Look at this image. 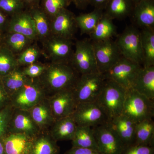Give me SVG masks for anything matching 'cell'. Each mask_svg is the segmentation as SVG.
<instances>
[{
    "label": "cell",
    "mask_w": 154,
    "mask_h": 154,
    "mask_svg": "<svg viewBox=\"0 0 154 154\" xmlns=\"http://www.w3.org/2000/svg\"><path fill=\"white\" fill-rule=\"evenodd\" d=\"M79 76L69 64L50 62L38 79L48 97L72 89Z\"/></svg>",
    "instance_id": "6da1fadb"
},
{
    "label": "cell",
    "mask_w": 154,
    "mask_h": 154,
    "mask_svg": "<svg viewBox=\"0 0 154 154\" xmlns=\"http://www.w3.org/2000/svg\"><path fill=\"white\" fill-rule=\"evenodd\" d=\"M105 81L104 75L99 72L80 75L72 89L77 105L96 102Z\"/></svg>",
    "instance_id": "7a4b0ae2"
},
{
    "label": "cell",
    "mask_w": 154,
    "mask_h": 154,
    "mask_svg": "<svg viewBox=\"0 0 154 154\" xmlns=\"http://www.w3.org/2000/svg\"><path fill=\"white\" fill-rule=\"evenodd\" d=\"M127 90L117 83L106 80L96 102L104 110L108 120L122 113Z\"/></svg>",
    "instance_id": "3957f363"
},
{
    "label": "cell",
    "mask_w": 154,
    "mask_h": 154,
    "mask_svg": "<svg viewBox=\"0 0 154 154\" xmlns=\"http://www.w3.org/2000/svg\"><path fill=\"white\" fill-rule=\"evenodd\" d=\"M154 101L134 89L127 90L122 114L136 123L145 119L153 118Z\"/></svg>",
    "instance_id": "277c9868"
},
{
    "label": "cell",
    "mask_w": 154,
    "mask_h": 154,
    "mask_svg": "<svg viewBox=\"0 0 154 154\" xmlns=\"http://www.w3.org/2000/svg\"><path fill=\"white\" fill-rule=\"evenodd\" d=\"M47 97L38 78H29L22 88L10 96V103L15 109L29 110Z\"/></svg>",
    "instance_id": "5b68a950"
},
{
    "label": "cell",
    "mask_w": 154,
    "mask_h": 154,
    "mask_svg": "<svg viewBox=\"0 0 154 154\" xmlns=\"http://www.w3.org/2000/svg\"><path fill=\"white\" fill-rule=\"evenodd\" d=\"M115 42L123 57L143 66L144 58L140 30L133 26L127 27Z\"/></svg>",
    "instance_id": "8992f818"
},
{
    "label": "cell",
    "mask_w": 154,
    "mask_h": 154,
    "mask_svg": "<svg viewBox=\"0 0 154 154\" xmlns=\"http://www.w3.org/2000/svg\"><path fill=\"white\" fill-rule=\"evenodd\" d=\"M70 65L79 75L98 72L91 39L77 40Z\"/></svg>",
    "instance_id": "52a82bcc"
},
{
    "label": "cell",
    "mask_w": 154,
    "mask_h": 154,
    "mask_svg": "<svg viewBox=\"0 0 154 154\" xmlns=\"http://www.w3.org/2000/svg\"><path fill=\"white\" fill-rule=\"evenodd\" d=\"M141 66L122 57L118 61L103 74L105 79L113 81L126 90L132 89Z\"/></svg>",
    "instance_id": "ba28073f"
},
{
    "label": "cell",
    "mask_w": 154,
    "mask_h": 154,
    "mask_svg": "<svg viewBox=\"0 0 154 154\" xmlns=\"http://www.w3.org/2000/svg\"><path fill=\"white\" fill-rule=\"evenodd\" d=\"M91 42L98 72L101 73L106 72L122 57L115 41L112 38Z\"/></svg>",
    "instance_id": "9c48e42d"
},
{
    "label": "cell",
    "mask_w": 154,
    "mask_h": 154,
    "mask_svg": "<svg viewBox=\"0 0 154 154\" xmlns=\"http://www.w3.org/2000/svg\"><path fill=\"white\" fill-rule=\"evenodd\" d=\"M42 44V54L51 62L69 63L74 51L72 40L51 35Z\"/></svg>",
    "instance_id": "30bf717a"
},
{
    "label": "cell",
    "mask_w": 154,
    "mask_h": 154,
    "mask_svg": "<svg viewBox=\"0 0 154 154\" xmlns=\"http://www.w3.org/2000/svg\"><path fill=\"white\" fill-rule=\"evenodd\" d=\"M72 116L77 125L91 128L106 124L108 121L106 113L97 102L78 104Z\"/></svg>",
    "instance_id": "8fae6325"
},
{
    "label": "cell",
    "mask_w": 154,
    "mask_h": 154,
    "mask_svg": "<svg viewBox=\"0 0 154 154\" xmlns=\"http://www.w3.org/2000/svg\"><path fill=\"white\" fill-rule=\"evenodd\" d=\"M98 150L102 154H121L125 146L106 124L93 127Z\"/></svg>",
    "instance_id": "7c38bea8"
},
{
    "label": "cell",
    "mask_w": 154,
    "mask_h": 154,
    "mask_svg": "<svg viewBox=\"0 0 154 154\" xmlns=\"http://www.w3.org/2000/svg\"><path fill=\"white\" fill-rule=\"evenodd\" d=\"M75 17L67 8L61 11L51 19V35L72 40L78 28Z\"/></svg>",
    "instance_id": "4fadbf2b"
},
{
    "label": "cell",
    "mask_w": 154,
    "mask_h": 154,
    "mask_svg": "<svg viewBox=\"0 0 154 154\" xmlns=\"http://www.w3.org/2000/svg\"><path fill=\"white\" fill-rule=\"evenodd\" d=\"M47 99L55 120L72 115L75 110L77 103L72 89L57 92Z\"/></svg>",
    "instance_id": "5bb4252c"
},
{
    "label": "cell",
    "mask_w": 154,
    "mask_h": 154,
    "mask_svg": "<svg viewBox=\"0 0 154 154\" xmlns=\"http://www.w3.org/2000/svg\"><path fill=\"white\" fill-rule=\"evenodd\" d=\"M41 131L28 110L15 109L7 132L22 134L34 138Z\"/></svg>",
    "instance_id": "9a60e30c"
},
{
    "label": "cell",
    "mask_w": 154,
    "mask_h": 154,
    "mask_svg": "<svg viewBox=\"0 0 154 154\" xmlns=\"http://www.w3.org/2000/svg\"><path fill=\"white\" fill-rule=\"evenodd\" d=\"M136 123L121 114L108 120L106 125L124 144L125 147L134 143Z\"/></svg>",
    "instance_id": "2e32d148"
},
{
    "label": "cell",
    "mask_w": 154,
    "mask_h": 154,
    "mask_svg": "<svg viewBox=\"0 0 154 154\" xmlns=\"http://www.w3.org/2000/svg\"><path fill=\"white\" fill-rule=\"evenodd\" d=\"M6 32H15L37 41L33 19L27 9L10 18Z\"/></svg>",
    "instance_id": "e0dca14e"
},
{
    "label": "cell",
    "mask_w": 154,
    "mask_h": 154,
    "mask_svg": "<svg viewBox=\"0 0 154 154\" xmlns=\"http://www.w3.org/2000/svg\"><path fill=\"white\" fill-rule=\"evenodd\" d=\"M33 138L22 134L7 132L2 138L5 154H28Z\"/></svg>",
    "instance_id": "ac0fdd59"
},
{
    "label": "cell",
    "mask_w": 154,
    "mask_h": 154,
    "mask_svg": "<svg viewBox=\"0 0 154 154\" xmlns=\"http://www.w3.org/2000/svg\"><path fill=\"white\" fill-rule=\"evenodd\" d=\"M131 16L142 29L154 28V0H142L135 4Z\"/></svg>",
    "instance_id": "d6986e66"
},
{
    "label": "cell",
    "mask_w": 154,
    "mask_h": 154,
    "mask_svg": "<svg viewBox=\"0 0 154 154\" xmlns=\"http://www.w3.org/2000/svg\"><path fill=\"white\" fill-rule=\"evenodd\" d=\"M31 117L41 131H48L55 121L47 97L28 110Z\"/></svg>",
    "instance_id": "ffe728a7"
},
{
    "label": "cell",
    "mask_w": 154,
    "mask_h": 154,
    "mask_svg": "<svg viewBox=\"0 0 154 154\" xmlns=\"http://www.w3.org/2000/svg\"><path fill=\"white\" fill-rule=\"evenodd\" d=\"M132 89L154 101V66L142 67Z\"/></svg>",
    "instance_id": "44dd1931"
},
{
    "label": "cell",
    "mask_w": 154,
    "mask_h": 154,
    "mask_svg": "<svg viewBox=\"0 0 154 154\" xmlns=\"http://www.w3.org/2000/svg\"><path fill=\"white\" fill-rule=\"evenodd\" d=\"M77 125L72 116L57 119L48 130L50 134L56 141L72 139Z\"/></svg>",
    "instance_id": "7402d4cb"
},
{
    "label": "cell",
    "mask_w": 154,
    "mask_h": 154,
    "mask_svg": "<svg viewBox=\"0 0 154 154\" xmlns=\"http://www.w3.org/2000/svg\"><path fill=\"white\" fill-rule=\"evenodd\" d=\"M27 10L33 19L37 41L42 43L51 36L50 19L39 6Z\"/></svg>",
    "instance_id": "603a6c76"
},
{
    "label": "cell",
    "mask_w": 154,
    "mask_h": 154,
    "mask_svg": "<svg viewBox=\"0 0 154 154\" xmlns=\"http://www.w3.org/2000/svg\"><path fill=\"white\" fill-rule=\"evenodd\" d=\"M58 152L56 141L48 131H45L33 138L28 154H57Z\"/></svg>",
    "instance_id": "cb8c5ba5"
},
{
    "label": "cell",
    "mask_w": 154,
    "mask_h": 154,
    "mask_svg": "<svg viewBox=\"0 0 154 154\" xmlns=\"http://www.w3.org/2000/svg\"><path fill=\"white\" fill-rule=\"evenodd\" d=\"M134 5L133 0H110L104 13L113 20H122L131 16Z\"/></svg>",
    "instance_id": "d4e9b609"
},
{
    "label": "cell",
    "mask_w": 154,
    "mask_h": 154,
    "mask_svg": "<svg viewBox=\"0 0 154 154\" xmlns=\"http://www.w3.org/2000/svg\"><path fill=\"white\" fill-rule=\"evenodd\" d=\"M35 42L25 35L15 32H6L3 36V44L16 56Z\"/></svg>",
    "instance_id": "484cf974"
},
{
    "label": "cell",
    "mask_w": 154,
    "mask_h": 154,
    "mask_svg": "<svg viewBox=\"0 0 154 154\" xmlns=\"http://www.w3.org/2000/svg\"><path fill=\"white\" fill-rule=\"evenodd\" d=\"M134 144L154 146V122L152 118L136 123Z\"/></svg>",
    "instance_id": "4316f807"
},
{
    "label": "cell",
    "mask_w": 154,
    "mask_h": 154,
    "mask_svg": "<svg viewBox=\"0 0 154 154\" xmlns=\"http://www.w3.org/2000/svg\"><path fill=\"white\" fill-rule=\"evenodd\" d=\"M113 20L103 12L102 18L96 28L89 35L91 41L110 39L113 36H116V27L114 25Z\"/></svg>",
    "instance_id": "83f0119b"
},
{
    "label": "cell",
    "mask_w": 154,
    "mask_h": 154,
    "mask_svg": "<svg viewBox=\"0 0 154 154\" xmlns=\"http://www.w3.org/2000/svg\"><path fill=\"white\" fill-rule=\"evenodd\" d=\"M72 141L73 147L85 148L98 150L94 129L91 127L77 125Z\"/></svg>",
    "instance_id": "f1b7e54d"
},
{
    "label": "cell",
    "mask_w": 154,
    "mask_h": 154,
    "mask_svg": "<svg viewBox=\"0 0 154 154\" xmlns=\"http://www.w3.org/2000/svg\"><path fill=\"white\" fill-rule=\"evenodd\" d=\"M0 79L5 90L11 96L22 88L29 78L23 73L22 67L18 66Z\"/></svg>",
    "instance_id": "f546056e"
},
{
    "label": "cell",
    "mask_w": 154,
    "mask_h": 154,
    "mask_svg": "<svg viewBox=\"0 0 154 154\" xmlns=\"http://www.w3.org/2000/svg\"><path fill=\"white\" fill-rule=\"evenodd\" d=\"M141 42L143 54V67L154 66V28H145L140 31Z\"/></svg>",
    "instance_id": "4dcf8cb0"
},
{
    "label": "cell",
    "mask_w": 154,
    "mask_h": 154,
    "mask_svg": "<svg viewBox=\"0 0 154 154\" xmlns=\"http://www.w3.org/2000/svg\"><path fill=\"white\" fill-rule=\"evenodd\" d=\"M103 12L102 10L94 9L90 13L76 16L77 27L81 30L82 34L90 35L92 33L102 18Z\"/></svg>",
    "instance_id": "1f68e13d"
},
{
    "label": "cell",
    "mask_w": 154,
    "mask_h": 154,
    "mask_svg": "<svg viewBox=\"0 0 154 154\" xmlns=\"http://www.w3.org/2000/svg\"><path fill=\"white\" fill-rule=\"evenodd\" d=\"M18 66L17 56L3 43L0 45V79Z\"/></svg>",
    "instance_id": "d6a6232c"
},
{
    "label": "cell",
    "mask_w": 154,
    "mask_h": 154,
    "mask_svg": "<svg viewBox=\"0 0 154 154\" xmlns=\"http://www.w3.org/2000/svg\"><path fill=\"white\" fill-rule=\"evenodd\" d=\"M71 3L69 0H41L39 6L51 20Z\"/></svg>",
    "instance_id": "836d02e7"
},
{
    "label": "cell",
    "mask_w": 154,
    "mask_h": 154,
    "mask_svg": "<svg viewBox=\"0 0 154 154\" xmlns=\"http://www.w3.org/2000/svg\"><path fill=\"white\" fill-rule=\"evenodd\" d=\"M42 54V50L33 43L17 56L18 65L23 67L36 62Z\"/></svg>",
    "instance_id": "e575fe53"
},
{
    "label": "cell",
    "mask_w": 154,
    "mask_h": 154,
    "mask_svg": "<svg viewBox=\"0 0 154 154\" xmlns=\"http://www.w3.org/2000/svg\"><path fill=\"white\" fill-rule=\"evenodd\" d=\"M25 9L22 0H0V10L10 18Z\"/></svg>",
    "instance_id": "d590c367"
},
{
    "label": "cell",
    "mask_w": 154,
    "mask_h": 154,
    "mask_svg": "<svg viewBox=\"0 0 154 154\" xmlns=\"http://www.w3.org/2000/svg\"><path fill=\"white\" fill-rule=\"evenodd\" d=\"M15 108L11 103L0 110V139L8 132V128Z\"/></svg>",
    "instance_id": "8d00e7d4"
},
{
    "label": "cell",
    "mask_w": 154,
    "mask_h": 154,
    "mask_svg": "<svg viewBox=\"0 0 154 154\" xmlns=\"http://www.w3.org/2000/svg\"><path fill=\"white\" fill-rule=\"evenodd\" d=\"M47 64L37 61L26 66L22 67V72L26 76L31 79L38 78L43 73L47 67Z\"/></svg>",
    "instance_id": "74e56055"
},
{
    "label": "cell",
    "mask_w": 154,
    "mask_h": 154,
    "mask_svg": "<svg viewBox=\"0 0 154 154\" xmlns=\"http://www.w3.org/2000/svg\"><path fill=\"white\" fill-rule=\"evenodd\" d=\"M121 154H154V146L133 144L125 148Z\"/></svg>",
    "instance_id": "f35d334b"
},
{
    "label": "cell",
    "mask_w": 154,
    "mask_h": 154,
    "mask_svg": "<svg viewBox=\"0 0 154 154\" xmlns=\"http://www.w3.org/2000/svg\"><path fill=\"white\" fill-rule=\"evenodd\" d=\"M10 103V96L5 90L0 79V110Z\"/></svg>",
    "instance_id": "ab89813d"
},
{
    "label": "cell",
    "mask_w": 154,
    "mask_h": 154,
    "mask_svg": "<svg viewBox=\"0 0 154 154\" xmlns=\"http://www.w3.org/2000/svg\"><path fill=\"white\" fill-rule=\"evenodd\" d=\"M66 154H102L94 149L72 147Z\"/></svg>",
    "instance_id": "60d3db41"
},
{
    "label": "cell",
    "mask_w": 154,
    "mask_h": 154,
    "mask_svg": "<svg viewBox=\"0 0 154 154\" xmlns=\"http://www.w3.org/2000/svg\"><path fill=\"white\" fill-rule=\"evenodd\" d=\"M10 17L0 10V32L5 33L7 32Z\"/></svg>",
    "instance_id": "b9f144b4"
},
{
    "label": "cell",
    "mask_w": 154,
    "mask_h": 154,
    "mask_svg": "<svg viewBox=\"0 0 154 154\" xmlns=\"http://www.w3.org/2000/svg\"><path fill=\"white\" fill-rule=\"evenodd\" d=\"M110 0H90L89 5L94 7V9L104 11Z\"/></svg>",
    "instance_id": "7bdbcfd3"
},
{
    "label": "cell",
    "mask_w": 154,
    "mask_h": 154,
    "mask_svg": "<svg viewBox=\"0 0 154 154\" xmlns=\"http://www.w3.org/2000/svg\"><path fill=\"white\" fill-rule=\"evenodd\" d=\"M90 0H73V2L77 8L85 10L89 5Z\"/></svg>",
    "instance_id": "ee69618b"
},
{
    "label": "cell",
    "mask_w": 154,
    "mask_h": 154,
    "mask_svg": "<svg viewBox=\"0 0 154 154\" xmlns=\"http://www.w3.org/2000/svg\"><path fill=\"white\" fill-rule=\"evenodd\" d=\"M25 4L26 9H29L33 7L39 6L41 0H22Z\"/></svg>",
    "instance_id": "f6af8a7d"
},
{
    "label": "cell",
    "mask_w": 154,
    "mask_h": 154,
    "mask_svg": "<svg viewBox=\"0 0 154 154\" xmlns=\"http://www.w3.org/2000/svg\"><path fill=\"white\" fill-rule=\"evenodd\" d=\"M0 154H5V148L2 139H0Z\"/></svg>",
    "instance_id": "bcb514c9"
},
{
    "label": "cell",
    "mask_w": 154,
    "mask_h": 154,
    "mask_svg": "<svg viewBox=\"0 0 154 154\" xmlns=\"http://www.w3.org/2000/svg\"><path fill=\"white\" fill-rule=\"evenodd\" d=\"M4 33L0 32V45L3 43V36H4Z\"/></svg>",
    "instance_id": "7dc6e473"
},
{
    "label": "cell",
    "mask_w": 154,
    "mask_h": 154,
    "mask_svg": "<svg viewBox=\"0 0 154 154\" xmlns=\"http://www.w3.org/2000/svg\"><path fill=\"white\" fill-rule=\"evenodd\" d=\"M134 2V4H136V3H137L138 2H140V1H142V0H133Z\"/></svg>",
    "instance_id": "c3c4849f"
},
{
    "label": "cell",
    "mask_w": 154,
    "mask_h": 154,
    "mask_svg": "<svg viewBox=\"0 0 154 154\" xmlns=\"http://www.w3.org/2000/svg\"><path fill=\"white\" fill-rule=\"evenodd\" d=\"M69 1H70V2H71L72 3L73 2V0H69Z\"/></svg>",
    "instance_id": "681fc988"
}]
</instances>
